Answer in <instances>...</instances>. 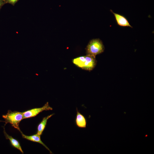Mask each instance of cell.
Segmentation results:
<instances>
[{
    "label": "cell",
    "instance_id": "cell-1",
    "mask_svg": "<svg viewBox=\"0 0 154 154\" xmlns=\"http://www.w3.org/2000/svg\"><path fill=\"white\" fill-rule=\"evenodd\" d=\"M2 117L5 119L6 124L10 123L14 128L19 131L20 130L19 125L23 119V112L8 110L7 114L3 115Z\"/></svg>",
    "mask_w": 154,
    "mask_h": 154
},
{
    "label": "cell",
    "instance_id": "cell-2",
    "mask_svg": "<svg viewBox=\"0 0 154 154\" xmlns=\"http://www.w3.org/2000/svg\"><path fill=\"white\" fill-rule=\"evenodd\" d=\"M104 50V46L99 39H93L89 43L86 48L87 54L94 57L103 52Z\"/></svg>",
    "mask_w": 154,
    "mask_h": 154
},
{
    "label": "cell",
    "instance_id": "cell-3",
    "mask_svg": "<svg viewBox=\"0 0 154 154\" xmlns=\"http://www.w3.org/2000/svg\"><path fill=\"white\" fill-rule=\"evenodd\" d=\"M52 110V108L49 106L47 102L41 108H35L23 112V119L35 117L43 111Z\"/></svg>",
    "mask_w": 154,
    "mask_h": 154
},
{
    "label": "cell",
    "instance_id": "cell-4",
    "mask_svg": "<svg viewBox=\"0 0 154 154\" xmlns=\"http://www.w3.org/2000/svg\"><path fill=\"white\" fill-rule=\"evenodd\" d=\"M85 57V61L82 68L89 70H92L96 64L95 57L88 54Z\"/></svg>",
    "mask_w": 154,
    "mask_h": 154
},
{
    "label": "cell",
    "instance_id": "cell-5",
    "mask_svg": "<svg viewBox=\"0 0 154 154\" xmlns=\"http://www.w3.org/2000/svg\"><path fill=\"white\" fill-rule=\"evenodd\" d=\"M111 12L114 14L117 24L121 27H129L133 28L129 23L127 19L123 16L116 13L110 10Z\"/></svg>",
    "mask_w": 154,
    "mask_h": 154
},
{
    "label": "cell",
    "instance_id": "cell-6",
    "mask_svg": "<svg viewBox=\"0 0 154 154\" xmlns=\"http://www.w3.org/2000/svg\"><path fill=\"white\" fill-rule=\"evenodd\" d=\"M19 131L21 133L22 137L23 138L32 141L40 143L48 149L50 152V153H52L48 147L40 139V136L37 135V134L31 136L26 135L23 134L20 130Z\"/></svg>",
    "mask_w": 154,
    "mask_h": 154
},
{
    "label": "cell",
    "instance_id": "cell-7",
    "mask_svg": "<svg viewBox=\"0 0 154 154\" xmlns=\"http://www.w3.org/2000/svg\"><path fill=\"white\" fill-rule=\"evenodd\" d=\"M76 122L77 125L79 127L85 128L86 127V121L85 117L77 109Z\"/></svg>",
    "mask_w": 154,
    "mask_h": 154
},
{
    "label": "cell",
    "instance_id": "cell-8",
    "mask_svg": "<svg viewBox=\"0 0 154 154\" xmlns=\"http://www.w3.org/2000/svg\"><path fill=\"white\" fill-rule=\"evenodd\" d=\"M4 133L6 139L9 140L11 144L13 147L19 150L22 153H23V152L19 141L13 138L11 136L8 135L5 131L4 127Z\"/></svg>",
    "mask_w": 154,
    "mask_h": 154
},
{
    "label": "cell",
    "instance_id": "cell-9",
    "mask_svg": "<svg viewBox=\"0 0 154 154\" xmlns=\"http://www.w3.org/2000/svg\"><path fill=\"white\" fill-rule=\"evenodd\" d=\"M54 115V114H50L43 118L41 122L39 123L37 127V134L40 136L44 129L46 125L48 120Z\"/></svg>",
    "mask_w": 154,
    "mask_h": 154
},
{
    "label": "cell",
    "instance_id": "cell-10",
    "mask_svg": "<svg viewBox=\"0 0 154 154\" xmlns=\"http://www.w3.org/2000/svg\"><path fill=\"white\" fill-rule=\"evenodd\" d=\"M85 61V56H82L74 59L73 60V62L75 65L82 68L84 66Z\"/></svg>",
    "mask_w": 154,
    "mask_h": 154
},
{
    "label": "cell",
    "instance_id": "cell-11",
    "mask_svg": "<svg viewBox=\"0 0 154 154\" xmlns=\"http://www.w3.org/2000/svg\"><path fill=\"white\" fill-rule=\"evenodd\" d=\"M18 0H6V3H10L12 5L14 4L18 1Z\"/></svg>",
    "mask_w": 154,
    "mask_h": 154
},
{
    "label": "cell",
    "instance_id": "cell-12",
    "mask_svg": "<svg viewBox=\"0 0 154 154\" xmlns=\"http://www.w3.org/2000/svg\"><path fill=\"white\" fill-rule=\"evenodd\" d=\"M4 3L3 0H0V8Z\"/></svg>",
    "mask_w": 154,
    "mask_h": 154
},
{
    "label": "cell",
    "instance_id": "cell-13",
    "mask_svg": "<svg viewBox=\"0 0 154 154\" xmlns=\"http://www.w3.org/2000/svg\"></svg>",
    "mask_w": 154,
    "mask_h": 154
}]
</instances>
